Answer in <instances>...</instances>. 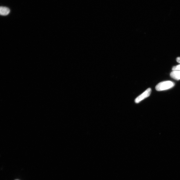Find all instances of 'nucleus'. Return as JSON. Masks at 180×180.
<instances>
[{
    "label": "nucleus",
    "mask_w": 180,
    "mask_h": 180,
    "mask_svg": "<svg viewBox=\"0 0 180 180\" xmlns=\"http://www.w3.org/2000/svg\"><path fill=\"white\" fill-rule=\"evenodd\" d=\"M172 70L173 71H180V65L173 66L172 68Z\"/></svg>",
    "instance_id": "5"
},
{
    "label": "nucleus",
    "mask_w": 180,
    "mask_h": 180,
    "mask_svg": "<svg viewBox=\"0 0 180 180\" xmlns=\"http://www.w3.org/2000/svg\"><path fill=\"white\" fill-rule=\"evenodd\" d=\"M170 77L176 80H180V71H173L170 74Z\"/></svg>",
    "instance_id": "3"
},
{
    "label": "nucleus",
    "mask_w": 180,
    "mask_h": 180,
    "mask_svg": "<svg viewBox=\"0 0 180 180\" xmlns=\"http://www.w3.org/2000/svg\"><path fill=\"white\" fill-rule=\"evenodd\" d=\"M151 91V88H148L144 93L137 97L135 99V102L136 103H139L141 102L142 100L149 97L150 95Z\"/></svg>",
    "instance_id": "2"
},
{
    "label": "nucleus",
    "mask_w": 180,
    "mask_h": 180,
    "mask_svg": "<svg viewBox=\"0 0 180 180\" xmlns=\"http://www.w3.org/2000/svg\"><path fill=\"white\" fill-rule=\"evenodd\" d=\"M10 10L9 8L4 7H0V15L6 16L10 13Z\"/></svg>",
    "instance_id": "4"
},
{
    "label": "nucleus",
    "mask_w": 180,
    "mask_h": 180,
    "mask_svg": "<svg viewBox=\"0 0 180 180\" xmlns=\"http://www.w3.org/2000/svg\"><path fill=\"white\" fill-rule=\"evenodd\" d=\"M175 84L170 81H164L158 84L155 87L158 91H162L169 90L175 86Z\"/></svg>",
    "instance_id": "1"
},
{
    "label": "nucleus",
    "mask_w": 180,
    "mask_h": 180,
    "mask_svg": "<svg viewBox=\"0 0 180 180\" xmlns=\"http://www.w3.org/2000/svg\"><path fill=\"white\" fill-rule=\"evenodd\" d=\"M177 62L180 63V57H178L176 59Z\"/></svg>",
    "instance_id": "6"
}]
</instances>
